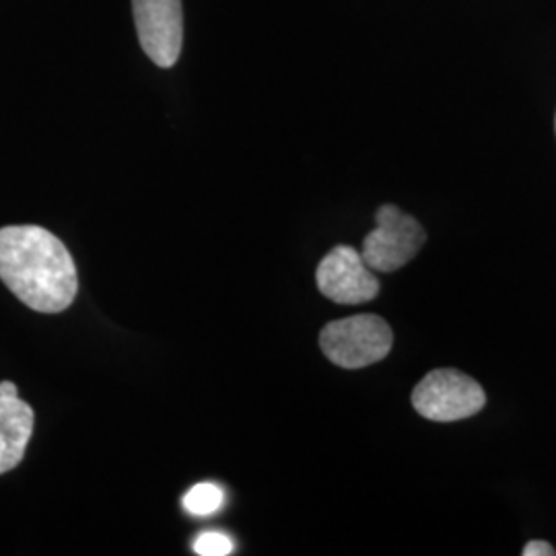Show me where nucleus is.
<instances>
[{
  "label": "nucleus",
  "instance_id": "obj_1",
  "mask_svg": "<svg viewBox=\"0 0 556 556\" xmlns=\"http://www.w3.org/2000/svg\"><path fill=\"white\" fill-rule=\"evenodd\" d=\"M0 278L40 314H60L77 298V266L66 245L38 225L0 229Z\"/></svg>",
  "mask_w": 556,
  "mask_h": 556
},
{
  "label": "nucleus",
  "instance_id": "obj_2",
  "mask_svg": "<svg viewBox=\"0 0 556 556\" xmlns=\"http://www.w3.org/2000/svg\"><path fill=\"white\" fill-rule=\"evenodd\" d=\"M394 334L388 321L374 314L337 319L319 332L321 353L342 369H363L390 355Z\"/></svg>",
  "mask_w": 556,
  "mask_h": 556
},
{
  "label": "nucleus",
  "instance_id": "obj_3",
  "mask_svg": "<svg viewBox=\"0 0 556 556\" xmlns=\"http://www.w3.org/2000/svg\"><path fill=\"white\" fill-rule=\"evenodd\" d=\"M486 404L477 379L457 369H435L420 379L413 392V406L420 417L454 422L475 417Z\"/></svg>",
  "mask_w": 556,
  "mask_h": 556
},
{
  "label": "nucleus",
  "instance_id": "obj_4",
  "mask_svg": "<svg viewBox=\"0 0 556 556\" xmlns=\"http://www.w3.org/2000/svg\"><path fill=\"white\" fill-rule=\"evenodd\" d=\"M378 227L363 241L361 256L371 270L394 273L417 256L427 233L415 217L394 204H383L376 213Z\"/></svg>",
  "mask_w": 556,
  "mask_h": 556
},
{
  "label": "nucleus",
  "instance_id": "obj_5",
  "mask_svg": "<svg viewBox=\"0 0 556 556\" xmlns=\"http://www.w3.org/2000/svg\"><path fill=\"white\" fill-rule=\"evenodd\" d=\"M132 11L144 54L161 68H172L184 46L181 0H132Z\"/></svg>",
  "mask_w": 556,
  "mask_h": 556
},
{
  "label": "nucleus",
  "instance_id": "obj_6",
  "mask_svg": "<svg viewBox=\"0 0 556 556\" xmlns=\"http://www.w3.org/2000/svg\"><path fill=\"white\" fill-rule=\"evenodd\" d=\"M316 282L324 298L340 305H358L379 295L378 277L351 245H338L319 262Z\"/></svg>",
  "mask_w": 556,
  "mask_h": 556
},
{
  "label": "nucleus",
  "instance_id": "obj_7",
  "mask_svg": "<svg viewBox=\"0 0 556 556\" xmlns=\"http://www.w3.org/2000/svg\"><path fill=\"white\" fill-rule=\"evenodd\" d=\"M34 408L20 396H0V475L20 466L34 433Z\"/></svg>",
  "mask_w": 556,
  "mask_h": 556
},
{
  "label": "nucleus",
  "instance_id": "obj_8",
  "mask_svg": "<svg viewBox=\"0 0 556 556\" xmlns=\"http://www.w3.org/2000/svg\"><path fill=\"white\" fill-rule=\"evenodd\" d=\"M223 489L213 482H200L184 497V507L192 516H213L223 507Z\"/></svg>",
  "mask_w": 556,
  "mask_h": 556
},
{
  "label": "nucleus",
  "instance_id": "obj_9",
  "mask_svg": "<svg viewBox=\"0 0 556 556\" xmlns=\"http://www.w3.org/2000/svg\"><path fill=\"white\" fill-rule=\"evenodd\" d=\"M233 540L220 532H204L194 540V553L200 556L231 555Z\"/></svg>",
  "mask_w": 556,
  "mask_h": 556
},
{
  "label": "nucleus",
  "instance_id": "obj_10",
  "mask_svg": "<svg viewBox=\"0 0 556 556\" xmlns=\"http://www.w3.org/2000/svg\"><path fill=\"white\" fill-rule=\"evenodd\" d=\"M523 556H555L556 551L548 544V542H542V540H532L523 546L521 551Z\"/></svg>",
  "mask_w": 556,
  "mask_h": 556
},
{
  "label": "nucleus",
  "instance_id": "obj_11",
  "mask_svg": "<svg viewBox=\"0 0 556 556\" xmlns=\"http://www.w3.org/2000/svg\"><path fill=\"white\" fill-rule=\"evenodd\" d=\"M0 396H4V397L20 396V392H17V386H15V383H13V381H0Z\"/></svg>",
  "mask_w": 556,
  "mask_h": 556
}]
</instances>
